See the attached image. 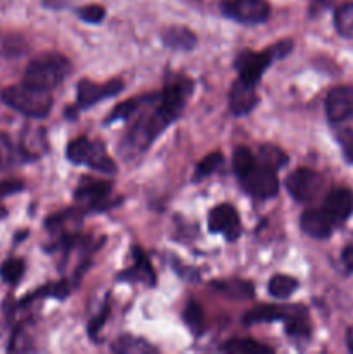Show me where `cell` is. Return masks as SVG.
I'll use <instances>...</instances> for the list:
<instances>
[{"mask_svg":"<svg viewBox=\"0 0 353 354\" xmlns=\"http://www.w3.org/2000/svg\"><path fill=\"white\" fill-rule=\"evenodd\" d=\"M221 351L230 354H272L273 349L253 339H230L221 346Z\"/></svg>","mask_w":353,"mask_h":354,"instance_id":"ffe728a7","label":"cell"},{"mask_svg":"<svg viewBox=\"0 0 353 354\" xmlns=\"http://www.w3.org/2000/svg\"><path fill=\"white\" fill-rule=\"evenodd\" d=\"M211 286H213V289L217 290V292H220L221 296H225L227 299L248 301L255 296L253 283L246 282V280H239V279L217 280V282H213Z\"/></svg>","mask_w":353,"mask_h":354,"instance_id":"d6986e66","label":"cell"},{"mask_svg":"<svg viewBox=\"0 0 353 354\" xmlns=\"http://www.w3.org/2000/svg\"><path fill=\"white\" fill-rule=\"evenodd\" d=\"M256 161L263 166H269L272 169L282 168L287 162V154L282 151V149L275 147V145H262L258 151V158Z\"/></svg>","mask_w":353,"mask_h":354,"instance_id":"603a6c76","label":"cell"},{"mask_svg":"<svg viewBox=\"0 0 353 354\" xmlns=\"http://www.w3.org/2000/svg\"><path fill=\"white\" fill-rule=\"evenodd\" d=\"M334 26L345 38H353V2L338 7L334 14Z\"/></svg>","mask_w":353,"mask_h":354,"instance_id":"83f0119b","label":"cell"},{"mask_svg":"<svg viewBox=\"0 0 353 354\" xmlns=\"http://www.w3.org/2000/svg\"><path fill=\"white\" fill-rule=\"evenodd\" d=\"M192 82L183 76H175L165 88L154 95L137 97V107L128 118L127 135L120 144L125 156L144 152L172 121L180 116L187 99L192 93Z\"/></svg>","mask_w":353,"mask_h":354,"instance_id":"6da1fadb","label":"cell"},{"mask_svg":"<svg viewBox=\"0 0 353 354\" xmlns=\"http://www.w3.org/2000/svg\"><path fill=\"white\" fill-rule=\"evenodd\" d=\"M220 9L225 16L241 24L265 23L270 16L265 0H220Z\"/></svg>","mask_w":353,"mask_h":354,"instance_id":"8992f818","label":"cell"},{"mask_svg":"<svg viewBox=\"0 0 353 354\" xmlns=\"http://www.w3.org/2000/svg\"><path fill=\"white\" fill-rule=\"evenodd\" d=\"M293 47H294L293 40H287L286 38V40H279V41H275L273 45H270L266 50L270 52V55L273 57V61H279V59L287 57V55L291 54V50H293Z\"/></svg>","mask_w":353,"mask_h":354,"instance_id":"1f68e13d","label":"cell"},{"mask_svg":"<svg viewBox=\"0 0 353 354\" xmlns=\"http://www.w3.org/2000/svg\"><path fill=\"white\" fill-rule=\"evenodd\" d=\"M301 230L314 239H327L331 237L334 228L338 227L336 221L329 216L324 207H314L307 209L300 218Z\"/></svg>","mask_w":353,"mask_h":354,"instance_id":"5bb4252c","label":"cell"},{"mask_svg":"<svg viewBox=\"0 0 353 354\" xmlns=\"http://www.w3.org/2000/svg\"><path fill=\"white\" fill-rule=\"evenodd\" d=\"M258 104V93H256V85L244 82L239 78L237 82L232 85L230 92H228V109L235 116H244V114L251 113Z\"/></svg>","mask_w":353,"mask_h":354,"instance_id":"9a60e30c","label":"cell"},{"mask_svg":"<svg viewBox=\"0 0 353 354\" xmlns=\"http://www.w3.org/2000/svg\"><path fill=\"white\" fill-rule=\"evenodd\" d=\"M325 114L331 123L353 120V86H336L325 97Z\"/></svg>","mask_w":353,"mask_h":354,"instance_id":"30bf717a","label":"cell"},{"mask_svg":"<svg viewBox=\"0 0 353 354\" xmlns=\"http://www.w3.org/2000/svg\"><path fill=\"white\" fill-rule=\"evenodd\" d=\"M31 349L30 339L24 335L23 330H16L12 335V341L9 344V351H28Z\"/></svg>","mask_w":353,"mask_h":354,"instance_id":"836d02e7","label":"cell"},{"mask_svg":"<svg viewBox=\"0 0 353 354\" xmlns=\"http://www.w3.org/2000/svg\"><path fill=\"white\" fill-rule=\"evenodd\" d=\"M324 187V178L317 171L308 168L294 169L286 178V189L298 203H310L320 194Z\"/></svg>","mask_w":353,"mask_h":354,"instance_id":"ba28073f","label":"cell"},{"mask_svg":"<svg viewBox=\"0 0 353 354\" xmlns=\"http://www.w3.org/2000/svg\"><path fill=\"white\" fill-rule=\"evenodd\" d=\"M305 306L300 304H293V306H279V304H260V306L253 308L248 313L244 315L242 322L246 325L253 324H270V322H284L294 317L296 313H300Z\"/></svg>","mask_w":353,"mask_h":354,"instance_id":"4fadbf2b","label":"cell"},{"mask_svg":"<svg viewBox=\"0 0 353 354\" xmlns=\"http://www.w3.org/2000/svg\"><path fill=\"white\" fill-rule=\"evenodd\" d=\"M286 334H289L291 337H296V339L310 337L311 327H310V320H308L307 308H303L300 313H296L291 320L286 322Z\"/></svg>","mask_w":353,"mask_h":354,"instance_id":"cb8c5ba5","label":"cell"},{"mask_svg":"<svg viewBox=\"0 0 353 354\" xmlns=\"http://www.w3.org/2000/svg\"><path fill=\"white\" fill-rule=\"evenodd\" d=\"M132 252H134V266L125 270L123 273H120L118 279L123 280V282H142L147 287H154L156 273L154 270H152V265L149 263L147 256H145L144 251H142L141 248H137V245L132 249Z\"/></svg>","mask_w":353,"mask_h":354,"instance_id":"e0dca14e","label":"cell"},{"mask_svg":"<svg viewBox=\"0 0 353 354\" xmlns=\"http://www.w3.org/2000/svg\"><path fill=\"white\" fill-rule=\"evenodd\" d=\"M256 166V158L248 147H237L234 152V158H232V168L237 178L248 175L253 168Z\"/></svg>","mask_w":353,"mask_h":354,"instance_id":"484cf974","label":"cell"},{"mask_svg":"<svg viewBox=\"0 0 353 354\" xmlns=\"http://www.w3.org/2000/svg\"><path fill=\"white\" fill-rule=\"evenodd\" d=\"M246 194L256 199H272L279 192V180L275 169L263 166L256 161V166L246 176L239 178Z\"/></svg>","mask_w":353,"mask_h":354,"instance_id":"52a82bcc","label":"cell"},{"mask_svg":"<svg viewBox=\"0 0 353 354\" xmlns=\"http://www.w3.org/2000/svg\"><path fill=\"white\" fill-rule=\"evenodd\" d=\"M123 80L120 78H114L111 80V82L102 83V85L90 82V80H82V82L76 85V104L71 109L64 111V116L73 120L80 109H89V107L96 106L100 100L118 95V93L123 90Z\"/></svg>","mask_w":353,"mask_h":354,"instance_id":"5b68a950","label":"cell"},{"mask_svg":"<svg viewBox=\"0 0 353 354\" xmlns=\"http://www.w3.org/2000/svg\"><path fill=\"white\" fill-rule=\"evenodd\" d=\"M71 73V62L57 52H45L28 64L24 82L40 88L52 90Z\"/></svg>","mask_w":353,"mask_h":354,"instance_id":"3957f363","label":"cell"},{"mask_svg":"<svg viewBox=\"0 0 353 354\" xmlns=\"http://www.w3.org/2000/svg\"><path fill=\"white\" fill-rule=\"evenodd\" d=\"M78 16L82 17L85 23L99 24L100 21L106 17V10H104V7H100V6H87V7H82V9L78 10Z\"/></svg>","mask_w":353,"mask_h":354,"instance_id":"4dcf8cb0","label":"cell"},{"mask_svg":"<svg viewBox=\"0 0 353 354\" xmlns=\"http://www.w3.org/2000/svg\"><path fill=\"white\" fill-rule=\"evenodd\" d=\"M300 287L296 279L289 275H275L269 282V294L275 299H286Z\"/></svg>","mask_w":353,"mask_h":354,"instance_id":"44dd1931","label":"cell"},{"mask_svg":"<svg viewBox=\"0 0 353 354\" xmlns=\"http://www.w3.org/2000/svg\"><path fill=\"white\" fill-rule=\"evenodd\" d=\"M114 353H123V354H142V353H156V348H152L149 342L144 339L132 337V335H123L118 339L113 344Z\"/></svg>","mask_w":353,"mask_h":354,"instance_id":"7402d4cb","label":"cell"},{"mask_svg":"<svg viewBox=\"0 0 353 354\" xmlns=\"http://www.w3.org/2000/svg\"><path fill=\"white\" fill-rule=\"evenodd\" d=\"M224 165V154L218 151L211 152V154L204 156L199 161V165L194 169V182H199V180L208 178L210 175H213L220 166Z\"/></svg>","mask_w":353,"mask_h":354,"instance_id":"4316f807","label":"cell"},{"mask_svg":"<svg viewBox=\"0 0 353 354\" xmlns=\"http://www.w3.org/2000/svg\"><path fill=\"white\" fill-rule=\"evenodd\" d=\"M66 158L73 165L89 166V168L96 169V171L106 173V175L116 173V165L107 156L104 145L100 142L90 140L87 137H78L69 142L68 149H66Z\"/></svg>","mask_w":353,"mask_h":354,"instance_id":"277c9868","label":"cell"},{"mask_svg":"<svg viewBox=\"0 0 353 354\" xmlns=\"http://www.w3.org/2000/svg\"><path fill=\"white\" fill-rule=\"evenodd\" d=\"M17 159H24L19 149L14 147L6 133H0V169H9L17 165Z\"/></svg>","mask_w":353,"mask_h":354,"instance_id":"f1b7e54d","label":"cell"},{"mask_svg":"<svg viewBox=\"0 0 353 354\" xmlns=\"http://www.w3.org/2000/svg\"><path fill=\"white\" fill-rule=\"evenodd\" d=\"M107 317H109V308L104 306L102 311H100V315L97 318H93L92 322H90L89 325V335L96 342H99V330L102 328L104 322L107 320Z\"/></svg>","mask_w":353,"mask_h":354,"instance_id":"d6a6232c","label":"cell"},{"mask_svg":"<svg viewBox=\"0 0 353 354\" xmlns=\"http://www.w3.org/2000/svg\"><path fill=\"white\" fill-rule=\"evenodd\" d=\"M23 189L24 183L19 182V180H3V182H0V199L21 192Z\"/></svg>","mask_w":353,"mask_h":354,"instance_id":"e575fe53","label":"cell"},{"mask_svg":"<svg viewBox=\"0 0 353 354\" xmlns=\"http://www.w3.org/2000/svg\"><path fill=\"white\" fill-rule=\"evenodd\" d=\"M183 322L187 324L189 330L192 332L194 335H201L204 332V311L196 301H189L183 310Z\"/></svg>","mask_w":353,"mask_h":354,"instance_id":"d4e9b609","label":"cell"},{"mask_svg":"<svg viewBox=\"0 0 353 354\" xmlns=\"http://www.w3.org/2000/svg\"><path fill=\"white\" fill-rule=\"evenodd\" d=\"M23 273H24L23 259H9V261L3 263L2 268H0V277H2L3 282L10 283V286L19 282Z\"/></svg>","mask_w":353,"mask_h":354,"instance_id":"f546056e","label":"cell"},{"mask_svg":"<svg viewBox=\"0 0 353 354\" xmlns=\"http://www.w3.org/2000/svg\"><path fill=\"white\" fill-rule=\"evenodd\" d=\"M322 207L327 211L329 216L336 221V225L345 223L353 214V190L346 189V187L332 189L325 196Z\"/></svg>","mask_w":353,"mask_h":354,"instance_id":"2e32d148","label":"cell"},{"mask_svg":"<svg viewBox=\"0 0 353 354\" xmlns=\"http://www.w3.org/2000/svg\"><path fill=\"white\" fill-rule=\"evenodd\" d=\"M163 44L172 50H192L197 44V38L194 31H190L185 26H170L163 31L161 35Z\"/></svg>","mask_w":353,"mask_h":354,"instance_id":"ac0fdd59","label":"cell"},{"mask_svg":"<svg viewBox=\"0 0 353 354\" xmlns=\"http://www.w3.org/2000/svg\"><path fill=\"white\" fill-rule=\"evenodd\" d=\"M2 99L14 111L28 118H37V120L47 116L52 107L51 90L30 85L26 82L21 85L7 86L2 92Z\"/></svg>","mask_w":353,"mask_h":354,"instance_id":"7a4b0ae2","label":"cell"},{"mask_svg":"<svg viewBox=\"0 0 353 354\" xmlns=\"http://www.w3.org/2000/svg\"><path fill=\"white\" fill-rule=\"evenodd\" d=\"M273 62V57L270 55L269 50L265 52H253V50H242L241 54L235 57V69L239 73V78L244 82L258 85L262 80L263 73L269 69V66Z\"/></svg>","mask_w":353,"mask_h":354,"instance_id":"9c48e42d","label":"cell"},{"mask_svg":"<svg viewBox=\"0 0 353 354\" xmlns=\"http://www.w3.org/2000/svg\"><path fill=\"white\" fill-rule=\"evenodd\" d=\"M341 261L345 265L346 272L353 273V244L352 245H346L341 252Z\"/></svg>","mask_w":353,"mask_h":354,"instance_id":"8d00e7d4","label":"cell"},{"mask_svg":"<svg viewBox=\"0 0 353 354\" xmlns=\"http://www.w3.org/2000/svg\"><path fill=\"white\" fill-rule=\"evenodd\" d=\"M348 348H350V351L353 353V327L350 328V332H348Z\"/></svg>","mask_w":353,"mask_h":354,"instance_id":"74e56055","label":"cell"},{"mask_svg":"<svg viewBox=\"0 0 353 354\" xmlns=\"http://www.w3.org/2000/svg\"><path fill=\"white\" fill-rule=\"evenodd\" d=\"M339 140H341V145H343V151H345V156L346 159H348L350 162H353V131H341V135H339Z\"/></svg>","mask_w":353,"mask_h":354,"instance_id":"d590c367","label":"cell"},{"mask_svg":"<svg viewBox=\"0 0 353 354\" xmlns=\"http://www.w3.org/2000/svg\"><path fill=\"white\" fill-rule=\"evenodd\" d=\"M111 194V183L104 180L83 178L75 192L76 203L85 206L87 209L100 211L106 209L107 197Z\"/></svg>","mask_w":353,"mask_h":354,"instance_id":"7c38bea8","label":"cell"},{"mask_svg":"<svg viewBox=\"0 0 353 354\" xmlns=\"http://www.w3.org/2000/svg\"><path fill=\"white\" fill-rule=\"evenodd\" d=\"M208 228L211 234H221L227 241H235L241 235V221L235 207L230 204H220L211 209L208 216Z\"/></svg>","mask_w":353,"mask_h":354,"instance_id":"8fae6325","label":"cell"}]
</instances>
